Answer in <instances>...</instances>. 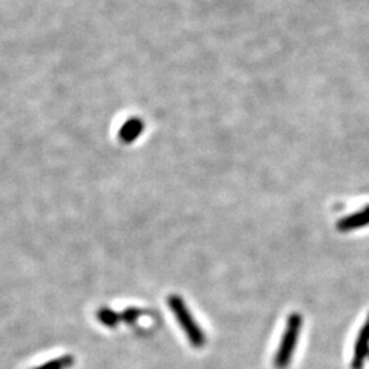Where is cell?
Here are the masks:
<instances>
[{
    "mask_svg": "<svg viewBox=\"0 0 369 369\" xmlns=\"http://www.w3.org/2000/svg\"><path fill=\"white\" fill-rule=\"evenodd\" d=\"M167 304L171 309V312L174 313V316L177 318L178 323L181 325V328L184 330L186 338L189 339L190 345L196 349H201L206 345V335L203 332V330L200 328V325L196 323L194 318L192 316L189 308L186 306L184 300L180 296H170L167 299Z\"/></svg>",
    "mask_w": 369,
    "mask_h": 369,
    "instance_id": "6da1fadb",
    "label": "cell"
},
{
    "mask_svg": "<svg viewBox=\"0 0 369 369\" xmlns=\"http://www.w3.org/2000/svg\"><path fill=\"white\" fill-rule=\"evenodd\" d=\"M119 316H120V322L133 324L139 319V316H141V311L137 309V308H129V309H126L123 313H120Z\"/></svg>",
    "mask_w": 369,
    "mask_h": 369,
    "instance_id": "ba28073f",
    "label": "cell"
},
{
    "mask_svg": "<svg viewBox=\"0 0 369 369\" xmlns=\"http://www.w3.org/2000/svg\"><path fill=\"white\" fill-rule=\"evenodd\" d=\"M369 353V315L356 339L351 358V369H363Z\"/></svg>",
    "mask_w": 369,
    "mask_h": 369,
    "instance_id": "3957f363",
    "label": "cell"
},
{
    "mask_svg": "<svg viewBox=\"0 0 369 369\" xmlns=\"http://www.w3.org/2000/svg\"><path fill=\"white\" fill-rule=\"evenodd\" d=\"M369 225V206L368 207L357 211L349 216L342 218L337 223V229L341 232H349V231L357 230L361 227H365Z\"/></svg>",
    "mask_w": 369,
    "mask_h": 369,
    "instance_id": "277c9868",
    "label": "cell"
},
{
    "mask_svg": "<svg viewBox=\"0 0 369 369\" xmlns=\"http://www.w3.org/2000/svg\"><path fill=\"white\" fill-rule=\"evenodd\" d=\"M97 320L106 327L114 328L118 324L120 323V316H119V313H116L115 311L103 308V309L97 311Z\"/></svg>",
    "mask_w": 369,
    "mask_h": 369,
    "instance_id": "52a82bcc",
    "label": "cell"
},
{
    "mask_svg": "<svg viewBox=\"0 0 369 369\" xmlns=\"http://www.w3.org/2000/svg\"><path fill=\"white\" fill-rule=\"evenodd\" d=\"M74 363L75 360L71 354H65L55 360H49L46 364H42L33 369H70L74 365Z\"/></svg>",
    "mask_w": 369,
    "mask_h": 369,
    "instance_id": "8992f818",
    "label": "cell"
},
{
    "mask_svg": "<svg viewBox=\"0 0 369 369\" xmlns=\"http://www.w3.org/2000/svg\"><path fill=\"white\" fill-rule=\"evenodd\" d=\"M142 132H144V122L139 120V118H133V119H129L123 123L118 136L123 144H130V142L139 139V136Z\"/></svg>",
    "mask_w": 369,
    "mask_h": 369,
    "instance_id": "5b68a950",
    "label": "cell"
},
{
    "mask_svg": "<svg viewBox=\"0 0 369 369\" xmlns=\"http://www.w3.org/2000/svg\"><path fill=\"white\" fill-rule=\"evenodd\" d=\"M368 357H369V353H368Z\"/></svg>",
    "mask_w": 369,
    "mask_h": 369,
    "instance_id": "9c48e42d",
    "label": "cell"
},
{
    "mask_svg": "<svg viewBox=\"0 0 369 369\" xmlns=\"http://www.w3.org/2000/svg\"><path fill=\"white\" fill-rule=\"evenodd\" d=\"M302 318L299 313H292L287 319L286 328L283 331L280 344L277 347L274 365L277 369H287L292 363L294 350L297 347V342L300 338Z\"/></svg>",
    "mask_w": 369,
    "mask_h": 369,
    "instance_id": "7a4b0ae2",
    "label": "cell"
}]
</instances>
